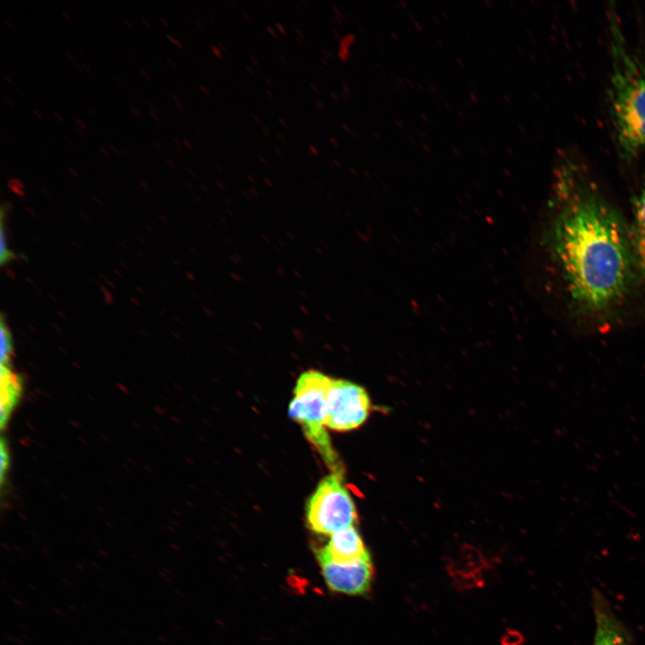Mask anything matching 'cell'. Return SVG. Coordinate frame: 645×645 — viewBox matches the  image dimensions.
Segmentation results:
<instances>
[{"mask_svg": "<svg viewBox=\"0 0 645 645\" xmlns=\"http://www.w3.org/2000/svg\"><path fill=\"white\" fill-rule=\"evenodd\" d=\"M554 179L553 253L572 299L586 311H604L629 286L634 262L631 237L577 160L561 159Z\"/></svg>", "mask_w": 645, "mask_h": 645, "instance_id": "6da1fadb", "label": "cell"}, {"mask_svg": "<svg viewBox=\"0 0 645 645\" xmlns=\"http://www.w3.org/2000/svg\"><path fill=\"white\" fill-rule=\"evenodd\" d=\"M610 28L609 114L617 150L630 162L645 150V60L628 48L615 19Z\"/></svg>", "mask_w": 645, "mask_h": 645, "instance_id": "7a4b0ae2", "label": "cell"}, {"mask_svg": "<svg viewBox=\"0 0 645 645\" xmlns=\"http://www.w3.org/2000/svg\"><path fill=\"white\" fill-rule=\"evenodd\" d=\"M331 379L317 370L302 373L295 385L288 414L299 423L308 441L334 472L342 474L324 424L326 400Z\"/></svg>", "mask_w": 645, "mask_h": 645, "instance_id": "3957f363", "label": "cell"}, {"mask_svg": "<svg viewBox=\"0 0 645 645\" xmlns=\"http://www.w3.org/2000/svg\"><path fill=\"white\" fill-rule=\"evenodd\" d=\"M357 512L340 473L328 475L318 484L306 506V520L311 530L332 535L353 527Z\"/></svg>", "mask_w": 645, "mask_h": 645, "instance_id": "277c9868", "label": "cell"}, {"mask_svg": "<svg viewBox=\"0 0 645 645\" xmlns=\"http://www.w3.org/2000/svg\"><path fill=\"white\" fill-rule=\"evenodd\" d=\"M370 399L360 385L342 379H331L326 400L324 424L335 431L359 427L367 418Z\"/></svg>", "mask_w": 645, "mask_h": 645, "instance_id": "5b68a950", "label": "cell"}, {"mask_svg": "<svg viewBox=\"0 0 645 645\" xmlns=\"http://www.w3.org/2000/svg\"><path fill=\"white\" fill-rule=\"evenodd\" d=\"M327 587L337 593L357 596L366 594L372 584L374 567L371 557L351 563L318 562Z\"/></svg>", "mask_w": 645, "mask_h": 645, "instance_id": "8992f818", "label": "cell"}, {"mask_svg": "<svg viewBox=\"0 0 645 645\" xmlns=\"http://www.w3.org/2000/svg\"><path fill=\"white\" fill-rule=\"evenodd\" d=\"M595 632L592 645H631L630 636L609 602L598 590L592 595Z\"/></svg>", "mask_w": 645, "mask_h": 645, "instance_id": "52a82bcc", "label": "cell"}, {"mask_svg": "<svg viewBox=\"0 0 645 645\" xmlns=\"http://www.w3.org/2000/svg\"><path fill=\"white\" fill-rule=\"evenodd\" d=\"M367 557H370V555L354 526L332 534L329 542L316 550L318 562L345 563Z\"/></svg>", "mask_w": 645, "mask_h": 645, "instance_id": "ba28073f", "label": "cell"}, {"mask_svg": "<svg viewBox=\"0 0 645 645\" xmlns=\"http://www.w3.org/2000/svg\"><path fill=\"white\" fill-rule=\"evenodd\" d=\"M631 245L634 262L645 276V182L633 200V227Z\"/></svg>", "mask_w": 645, "mask_h": 645, "instance_id": "9c48e42d", "label": "cell"}, {"mask_svg": "<svg viewBox=\"0 0 645 645\" xmlns=\"http://www.w3.org/2000/svg\"><path fill=\"white\" fill-rule=\"evenodd\" d=\"M2 399L1 424L7 421L21 393L20 381L9 368V365H1Z\"/></svg>", "mask_w": 645, "mask_h": 645, "instance_id": "30bf717a", "label": "cell"}, {"mask_svg": "<svg viewBox=\"0 0 645 645\" xmlns=\"http://www.w3.org/2000/svg\"><path fill=\"white\" fill-rule=\"evenodd\" d=\"M13 351L12 338L8 329L1 322V365H7Z\"/></svg>", "mask_w": 645, "mask_h": 645, "instance_id": "8fae6325", "label": "cell"}, {"mask_svg": "<svg viewBox=\"0 0 645 645\" xmlns=\"http://www.w3.org/2000/svg\"><path fill=\"white\" fill-rule=\"evenodd\" d=\"M0 244H1L0 261H1V264H4V262H7L11 259H13L14 257V254L10 250L7 249V245H6V240H5V236H4V231L3 226H1Z\"/></svg>", "mask_w": 645, "mask_h": 645, "instance_id": "7c38bea8", "label": "cell"}, {"mask_svg": "<svg viewBox=\"0 0 645 645\" xmlns=\"http://www.w3.org/2000/svg\"><path fill=\"white\" fill-rule=\"evenodd\" d=\"M351 38L353 35H346L340 42L338 56L340 60L346 61L349 56L348 47L351 43Z\"/></svg>", "mask_w": 645, "mask_h": 645, "instance_id": "4fadbf2b", "label": "cell"}, {"mask_svg": "<svg viewBox=\"0 0 645 645\" xmlns=\"http://www.w3.org/2000/svg\"><path fill=\"white\" fill-rule=\"evenodd\" d=\"M8 466V456H7V451L5 450V445L4 442H2L1 444V475H2V480L4 478V471L7 469Z\"/></svg>", "mask_w": 645, "mask_h": 645, "instance_id": "5bb4252c", "label": "cell"}, {"mask_svg": "<svg viewBox=\"0 0 645 645\" xmlns=\"http://www.w3.org/2000/svg\"><path fill=\"white\" fill-rule=\"evenodd\" d=\"M165 36L175 46H176L177 47H179L181 49L183 48V44L181 43V41L179 39H177L176 38H175L173 35L167 33V34H165Z\"/></svg>", "mask_w": 645, "mask_h": 645, "instance_id": "9a60e30c", "label": "cell"}, {"mask_svg": "<svg viewBox=\"0 0 645 645\" xmlns=\"http://www.w3.org/2000/svg\"><path fill=\"white\" fill-rule=\"evenodd\" d=\"M211 52L217 58H219V59L222 58V51L217 46H214V45L211 46Z\"/></svg>", "mask_w": 645, "mask_h": 645, "instance_id": "2e32d148", "label": "cell"}, {"mask_svg": "<svg viewBox=\"0 0 645 645\" xmlns=\"http://www.w3.org/2000/svg\"><path fill=\"white\" fill-rule=\"evenodd\" d=\"M75 123H76V125L79 128H81L83 132H85L87 130V125L82 120L76 118Z\"/></svg>", "mask_w": 645, "mask_h": 645, "instance_id": "e0dca14e", "label": "cell"}, {"mask_svg": "<svg viewBox=\"0 0 645 645\" xmlns=\"http://www.w3.org/2000/svg\"><path fill=\"white\" fill-rule=\"evenodd\" d=\"M131 112H132L136 117H141V116H142L141 111L138 109V108H136V107H134V106H133V107L131 108Z\"/></svg>", "mask_w": 645, "mask_h": 645, "instance_id": "ac0fdd59", "label": "cell"}, {"mask_svg": "<svg viewBox=\"0 0 645 645\" xmlns=\"http://www.w3.org/2000/svg\"><path fill=\"white\" fill-rule=\"evenodd\" d=\"M171 98L175 101V104H183L179 96L175 93H171Z\"/></svg>", "mask_w": 645, "mask_h": 645, "instance_id": "d6986e66", "label": "cell"}, {"mask_svg": "<svg viewBox=\"0 0 645 645\" xmlns=\"http://www.w3.org/2000/svg\"><path fill=\"white\" fill-rule=\"evenodd\" d=\"M3 21L10 29L15 30V25H13L10 20L4 18Z\"/></svg>", "mask_w": 645, "mask_h": 645, "instance_id": "ffe728a7", "label": "cell"}, {"mask_svg": "<svg viewBox=\"0 0 645 645\" xmlns=\"http://www.w3.org/2000/svg\"><path fill=\"white\" fill-rule=\"evenodd\" d=\"M141 21L147 28L151 29V23L150 22H149L148 19H146L145 17H142Z\"/></svg>", "mask_w": 645, "mask_h": 645, "instance_id": "44dd1931", "label": "cell"}, {"mask_svg": "<svg viewBox=\"0 0 645 645\" xmlns=\"http://www.w3.org/2000/svg\"><path fill=\"white\" fill-rule=\"evenodd\" d=\"M4 99L5 103L7 105H9L11 108H15V104L9 97H4Z\"/></svg>", "mask_w": 645, "mask_h": 645, "instance_id": "7402d4cb", "label": "cell"}, {"mask_svg": "<svg viewBox=\"0 0 645 645\" xmlns=\"http://www.w3.org/2000/svg\"><path fill=\"white\" fill-rule=\"evenodd\" d=\"M149 114L155 121H159V116L158 113L150 109Z\"/></svg>", "mask_w": 645, "mask_h": 645, "instance_id": "603a6c76", "label": "cell"}, {"mask_svg": "<svg viewBox=\"0 0 645 645\" xmlns=\"http://www.w3.org/2000/svg\"><path fill=\"white\" fill-rule=\"evenodd\" d=\"M61 13H62L63 17H64L66 21H68V22L71 21V14H70L68 12L63 10V11L61 12Z\"/></svg>", "mask_w": 645, "mask_h": 645, "instance_id": "cb8c5ba5", "label": "cell"}, {"mask_svg": "<svg viewBox=\"0 0 645 645\" xmlns=\"http://www.w3.org/2000/svg\"><path fill=\"white\" fill-rule=\"evenodd\" d=\"M276 26H277L279 31H280L282 35H285V34H286V30H285V28L283 27L282 24H280V23H276Z\"/></svg>", "mask_w": 645, "mask_h": 645, "instance_id": "d4e9b609", "label": "cell"}, {"mask_svg": "<svg viewBox=\"0 0 645 645\" xmlns=\"http://www.w3.org/2000/svg\"><path fill=\"white\" fill-rule=\"evenodd\" d=\"M32 112L37 117H39V119H43V115L37 108H33Z\"/></svg>", "mask_w": 645, "mask_h": 645, "instance_id": "484cf974", "label": "cell"}, {"mask_svg": "<svg viewBox=\"0 0 645 645\" xmlns=\"http://www.w3.org/2000/svg\"><path fill=\"white\" fill-rule=\"evenodd\" d=\"M99 150L104 156H106L107 158H110V153L107 149H105L104 147H99Z\"/></svg>", "mask_w": 645, "mask_h": 645, "instance_id": "4316f807", "label": "cell"}, {"mask_svg": "<svg viewBox=\"0 0 645 645\" xmlns=\"http://www.w3.org/2000/svg\"><path fill=\"white\" fill-rule=\"evenodd\" d=\"M64 56H65L66 58H67L69 61H71L73 64H76V61H75L74 57H73L70 53H67V52H66V53H64Z\"/></svg>", "mask_w": 645, "mask_h": 645, "instance_id": "83f0119b", "label": "cell"}, {"mask_svg": "<svg viewBox=\"0 0 645 645\" xmlns=\"http://www.w3.org/2000/svg\"><path fill=\"white\" fill-rule=\"evenodd\" d=\"M139 72L145 79H147V80L150 79V74L146 70L140 69Z\"/></svg>", "mask_w": 645, "mask_h": 645, "instance_id": "f1b7e54d", "label": "cell"}, {"mask_svg": "<svg viewBox=\"0 0 645 645\" xmlns=\"http://www.w3.org/2000/svg\"><path fill=\"white\" fill-rule=\"evenodd\" d=\"M3 78H4L7 82H9V83H11V84L13 83V81L12 80V78H11L7 73H3Z\"/></svg>", "mask_w": 645, "mask_h": 645, "instance_id": "f546056e", "label": "cell"}, {"mask_svg": "<svg viewBox=\"0 0 645 645\" xmlns=\"http://www.w3.org/2000/svg\"><path fill=\"white\" fill-rule=\"evenodd\" d=\"M183 143H184L188 149H193V144L191 143V142H190L189 140L184 138V139H183Z\"/></svg>", "mask_w": 645, "mask_h": 645, "instance_id": "4dcf8cb0", "label": "cell"}, {"mask_svg": "<svg viewBox=\"0 0 645 645\" xmlns=\"http://www.w3.org/2000/svg\"><path fill=\"white\" fill-rule=\"evenodd\" d=\"M53 115H54V116H55L59 122H63L64 117H63V116H62L60 113H58V112H54Z\"/></svg>", "mask_w": 645, "mask_h": 645, "instance_id": "1f68e13d", "label": "cell"}, {"mask_svg": "<svg viewBox=\"0 0 645 645\" xmlns=\"http://www.w3.org/2000/svg\"><path fill=\"white\" fill-rule=\"evenodd\" d=\"M123 21H124L125 24L129 29H133V23L131 22L130 20L125 18Z\"/></svg>", "mask_w": 645, "mask_h": 645, "instance_id": "d6a6232c", "label": "cell"}, {"mask_svg": "<svg viewBox=\"0 0 645 645\" xmlns=\"http://www.w3.org/2000/svg\"><path fill=\"white\" fill-rule=\"evenodd\" d=\"M148 105H149L150 110H152V111H154V112H156V113L159 112L158 108H157L152 102H149Z\"/></svg>", "mask_w": 645, "mask_h": 645, "instance_id": "836d02e7", "label": "cell"}, {"mask_svg": "<svg viewBox=\"0 0 645 645\" xmlns=\"http://www.w3.org/2000/svg\"><path fill=\"white\" fill-rule=\"evenodd\" d=\"M109 148L112 151H114L116 154H120L119 150L114 146L112 143H109Z\"/></svg>", "mask_w": 645, "mask_h": 645, "instance_id": "e575fe53", "label": "cell"}, {"mask_svg": "<svg viewBox=\"0 0 645 645\" xmlns=\"http://www.w3.org/2000/svg\"><path fill=\"white\" fill-rule=\"evenodd\" d=\"M159 19L166 27L169 26L168 20L165 17L159 16Z\"/></svg>", "mask_w": 645, "mask_h": 645, "instance_id": "d590c367", "label": "cell"}, {"mask_svg": "<svg viewBox=\"0 0 645 645\" xmlns=\"http://www.w3.org/2000/svg\"><path fill=\"white\" fill-rule=\"evenodd\" d=\"M81 64H82L84 72L86 71L87 73H91V69L89 67V65L87 64L82 63Z\"/></svg>", "mask_w": 645, "mask_h": 645, "instance_id": "8d00e7d4", "label": "cell"}, {"mask_svg": "<svg viewBox=\"0 0 645 645\" xmlns=\"http://www.w3.org/2000/svg\"><path fill=\"white\" fill-rule=\"evenodd\" d=\"M165 161H166L169 166H171L172 168H175V167H176L175 162H174L171 159L166 158Z\"/></svg>", "mask_w": 645, "mask_h": 645, "instance_id": "74e56055", "label": "cell"}, {"mask_svg": "<svg viewBox=\"0 0 645 645\" xmlns=\"http://www.w3.org/2000/svg\"><path fill=\"white\" fill-rule=\"evenodd\" d=\"M68 170H69V172L72 173L74 176H79L78 172H77L73 168L68 167Z\"/></svg>", "mask_w": 645, "mask_h": 645, "instance_id": "f35d334b", "label": "cell"}, {"mask_svg": "<svg viewBox=\"0 0 645 645\" xmlns=\"http://www.w3.org/2000/svg\"><path fill=\"white\" fill-rule=\"evenodd\" d=\"M175 106H176V108L179 110L180 113H184V112H185L183 104H175Z\"/></svg>", "mask_w": 645, "mask_h": 645, "instance_id": "ab89813d", "label": "cell"}, {"mask_svg": "<svg viewBox=\"0 0 645 645\" xmlns=\"http://www.w3.org/2000/svg\"><path fill=\"white\" fill-rule=\"evenodd\" d=\"M74 129H75V131H76L81 136H82V137L84 136V133H85V132H83V131H82L81 128H79L77 125L74 126Z\"/></svg>", "mask_w": 645, "mask_h": 645, "instance_id": "60d3db41", "label": "cell"}, {"mask_svg": "<svg viewBox=\"0 0 645 645\" xmlns=\"http://www.w3.org/2000/svg\"><path fill=\"white\" fill-rule=\"evenodd\" d=\"M167 61H168L171 65L176 66V62H175V60H174L172 57L167 56Z\"/></svg>", "mask_w": 645, "mask_h": 645, "instance_id": "b9f144b4", "label": "cell"}, {"mask_svg": "<svg viewBox=\"0 0 645 645\" xmlns=\"http://www.w3.org/2000/svg\"><path fill=\"white\" fill-rule=\"evenodd\" d=\"M171 140H172V142H173L176 145H177V146L180 147L181 143H180V142H179V140H178L177 138L172 136V137H171Z\"/></svg>", "mask_w": 645, "mask_h": 645, "instance_id": "7bdbcfd3", "label": "cell"}, {"mask_svg": "<svg viewBox=\"0 0 645 645\" xmlns=\"http://www.w3.org/2000/svg\"><path fill=\"white\" fill-rule=\"evenodd\" d=\"M200 89L207 95L210 94L209 90L204 85H200Z\"/></svg>", "mask_w": 645, "mask_h": 645, "instance_id": "ee69618b", "label": "cell"}, {"mask_svg": "<svg viewBox=\"0 0 645 645\" xmlns=\"http://www.w3.org/2000/svg\"><path fill=\"white\" fill-rule=\"evenodd\" d=\"M309 149L311 150L310 151H311L314 155H318V150H317L316 148H314V146H310Z\"/></svg>", "mask_w": 645, "mask_h": 645, "instance_id": "f6af8a7d", "label": "cell"}, {"mask_svg": "<svg viewBox=\"0 0 645 645\" xmlns=\"http://www.w3.org/2000/svg\"><path fill=\"white\" fill-rule=\"evenodd\" d=\"M151 143H152V145H153L156 149H158L159 150H161V147H160V145L159 144V142H155V141H152Z\"/></svg>", "mask_w": 645, "mask_h": 645, "instance_id": "bcb514c9", "label": "cell"}, {"mask_svg": "<svg viewBox=\"0 0 645 645\" xmlns=\"http://www.w3.org/2000/svg\"><path fill=\"white\" fill-rule=\"evenodd\" d=\"M88 111H89V113L90 114V116H94V117L97 116V114H96L95 110L92 109L91 108H88Z\"/></svg>", "mask_w": 645, "mask_h": 645, "instance_id": "7dc6e473", "label": "cell"}, {"mask_svg": "<svg viewBox=\"0 0 645 645\" xmlns=\"http://www.w3.org/2000/svg\"><path fill=\"white\" fill-rule=\"evenodd\" d=\"M267 30L268 32H270L271 35H272V37L276 38V32L273 30V29L268 27Z\"/></svg>", "mask_w": 645, "mask_h": 645, "instance_id": "c3c4849f", "label": "cell"}, {"mask_svg": "<svg viewBox=\"0 0 645 645\" xmlns=\"http://www.w3.org/2000/svg\"><path fill=\"white\" fill-rule=\"evenodd\" d=\"M75 67H76L81 73H83V72H84L82 64H79L76 63V64H75Z\"/></svg>", "mask_w": 645, "mask_h": 645, "instance_id": "681fc988", "label": "cell"}, {"mask_svg": "<svg viewBox=\"0 0 645 645\" xmlns=\"http://www.w3.org/2000/svg\"><path fill=\"white\" fill-rule=\"evenodd\" d=\"M64 141H65L69 145L73 146V142L71 140H69L68 138L64 137Z\"/></svg>", "mask_w": 645, "mask_h": 645, "instance_id": "f907efd6", "label": "cell"}, {"mask_svg": "<svg viewBox=\"0 0 645 645\" xmlns=\"http://www.w3.org/2000/svg\"><path fill=\"white\" fill-rule=\"evenodd\" d=\"M195 24H196L199 28H201L202 30H203V25H202L199 21H195Z\"/></svg>", "mask_w": 645, "mask_h": 645, "instance_id": "816d5d0a", "label": "cell"}, {"mask_svg": "<svg viewBox=\"0 0 645 645\" xmlns=\"http://www.w3.org/2000/svg\"><path fill=\"white\" fill-rule=\"evenodd\" d=\"M15 91L21 96L23 97V92L20 90L19 89H15Z\"/></svg>", "mask_w": 645, "mask_h": 645, "instance_id": "f5cc1de1", "label": "cell"}, {"mask_svg": "<svg viewBox=\"0 0 645 645\" xmlns=\"http://www.w3.org/2000/svg\"><path fill=\"white\" fill-rule=\"evenodd\" d=\"M125 54H126L128 56H130L131 58L133 57V55H132L130 52H128L127 50H125Z\"/></svg>", "mask_w": 645, "mask_h": 645, "instance_id": "db71d44e", "label": "cell"}, {"mask_svg": "<svg viewBox=\"0 0 645 645\" xmlns=\"http://www.w3.org/2000/svg\"><path fill=\"white\" fill-rule=\"evenodd\" d=\"M78 54H80L82 57H85V56L82 53L81 50H78Z\"/></svg>", "mask_w": 645, "mask_h": 645, "instance_id": "11a10c76", "label": "cell"}]
</instances>
